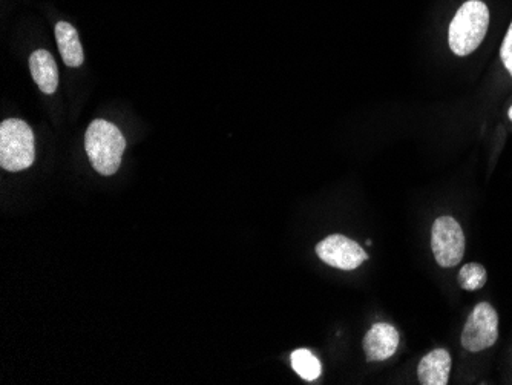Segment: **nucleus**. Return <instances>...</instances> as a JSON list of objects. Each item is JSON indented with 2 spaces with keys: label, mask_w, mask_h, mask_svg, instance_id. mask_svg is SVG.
Masks as SVG:
<instances>
[{
  "label": "nucleus",
  "mask_w": 512,
  "mask_h": 385,
  "mask_svg": "<svg viewBox=\"0 0 512 385\" xmlns=\"http://www.w3.org/2000/svg\"><path fill=\"white\" fill-rule=\"evenodd\" d=\"M56 39L63 62L71 68L82 65L85 54L76 28L68 22H59L56 25Z\"/></svg>",
  "instance_id": "obj_10"
},
{
  "label": "nucleus",
  "mask_w": 512,
  "mask_h": 385,
  "mask_svg": "<svg viewBox=\"0 0 512 385\" xmlns=\"http://www.w3.org/2000/svg\"><path fill=\"white\" fill-rule=\"evenodd\" d=\"M451 355L448 350L436 349L422 358L417 367V378L424 385H447L451 373Z\"/></svg>",
  "instance_id": "obj_8"
},
{
  "label": "nucleus",
  "mask_w": 512,
  "mask_h": 385,
  "mask_svg": "<svg viewBox=\"0 0 512 385\" xmlns=\"http://www.w3.org/2000/svg\"><path fill=\"white\" fill-rule=\"evenodd\" d=\"M36 158L34 132L19 119H8L0 125V166L10 172L25 171Z\"/></svg>",
  "instance_id": "obj_3"
},
{
  "label": "nucleus",
  "mask_w": 512,
  "mask_h": 385,
  "mask_svg": "<svg viewBox=\"0 0 512 385\" xmlns=\"http://www.w3.org/2000/svg\"><path fill=\"white\" fill-rule=\"evenodd\" d=\"M500 57H502L506 71L512 76V22L511 25H509L508 31H506L505 39H503Z\"/></svg>",
  "instance_id": "obj_13"
},
{
  "label": "nucleus",
  "mask_w": 512,
  "mask_h": 385,
  "mask_svg": "<svg viewBox=\"0 0 512 385\" xmlns=\"http://www.w3.org/2000/svg\"><path fill=\"white\" fill-rule=\"evenodd\" d=\"M431 249L437 264L445 269L457 266L465 255V235L453 217H440L431 231Z\"/></svg>",
  "instance_id": "obj_5"
},
{
  "label": "nucleus",
  "mask_w": 512,
  "mask_h": 385,
  "mask_svg": "<svg viewBox=\"0 0 512 385\" xmlns=\"http://www.w3.org/2000/svg\"><path fill=\"white\" fill-rule=\"evenodd\" d=\"M499 338V316L491 304L480 303L474 307L463 327L462 346L468 352L490 349Z\"/></svg>",
  "instance_id": "obj_4"
},
{
  "label": "nucleus",
  "mask_w": 512,
  "mask_h": 385,
  "mask_svg": "<svg viewBox=\"0 0 512 385\" xmlns=\"http://www.w3.org/2000/svg\"><path fill=\"white\" fill-rule=\"evenodd\" d=\"M30 70L34 82L45 94L56 93L59 86V70L56 60L45 50L34 51L30 57Z\"/></svg>",
  "instance_id": "obj_9"
},
{
  "label": "nucleus",
  "mask_w": 512,
  "mask_h": 385,
  "mask_svg": "<svg viewBox=\"0 0 512 385\" xmlns=\"http://www.w3.org/2000/svg\"><path fill=\"white\" fill-rule=\"evenodd\" d=\"M316 254L329 266L355 270L368 260L367 252L356 241L344 235H330L316 246Z\"/></svg>",
  "instance_id": "obj_6"
},
{
  "label": "nucleus",
  "mask_w": 512,
  "mask_h": 385,
  "mask_svg": "<svg viewBox=\"0 0 512 385\" xmlns=\"http://www.w3.org/2000/svg\"><path fill=\"white\" fill-rule=\"evenodd\" d=\"M508 116H509V119L512 120V106H511V108H509Z\"/></svg>",
  "instance_id": "obj_14"
},
{
  "label": "nucleus",
  "mask_w": 512,
  "mask_h": 385,
  "mask_svg": "<svg viewBox=\"0 0 512 385\" xmlns=\"http://www.w3.org/2000/svg\"><path fill=\"white\" fill-rule=\"evenodd\" d=\"M292 367L302 379L316 381L321 375V362L310 350L298 349L292 353Z\"/></svg>",
  "instance_id": "obj_11"
},
{
  "label": "nucleus",
  "mask_w": 512,
  "mask_h": 385,
  "mask_svg": "<svg viewBox=\"0 0 512 385\" xmlns=\"http://www.w3.org/2000/svg\"><path fill=\"white\" fill-rule=\"evenodd\" d=\"M399 332L388 323H376L364 338V352L368 361H385L396 353Z\"/></svg>",
  "instance_id": "obj_7"
},
{
  "label": "nucleus",
  "mask_w": 512,
  "mask_h": 385,
  "mask_svg": "<svg viewBox=\"0 0 512 385\" xmlns=\"http://www.w3.org/2000/svg\"><path fill=\"white\" fill-rule=\"evenodd\" d=\"M490 27V10L482 0H468L457 10L448 28V43L456 56L473 54L485 40Z\"/></svg>",
  "instance_id": "obj_1"
},
{
  "label": "nucleus",
  "mask_w": 512,
  "mask_h": 385,
  "mask_svg": "<svg viewBox=\"0 0 512 385\" xmlns=\"http://www.w3.org/2000/svg\"><path fill=\"white\" fill-rule=\"evenodd\" d=\"M126 140L117 126L106 120H94L85 135V149L92 168L99 174L114 175L119 171Z\"/></svg>",
  "instance_id": "obj_2"
},
{
  "label": "nucleus",
  "mask_w": 512,
  "mask_h": 385,
  "mask_svg": "<svg viewBox=\"0 0 512 385\" xmlns=\"http://www.w3.org/2000/svg\"><path fill=\"white\" fill-rule=\"evenodd\" d=\"M488 280L485 267L479 263H468L460 269L459 284L463 290L474 292V290L482 289Z\"/></svg>",
  "instance_id": "obj_12"
}]
</instances>
